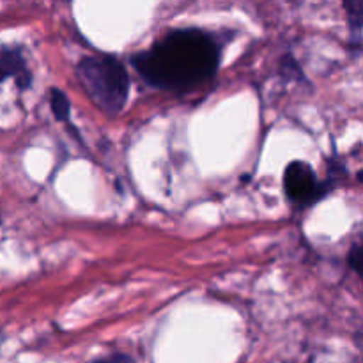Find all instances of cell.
I'll return each mask as SVG.
<instances>
[{"instance_id": "1", "label": "cell", "mask_w": 363, "mask_h": 363, "mask_svg": "<svg viewBox=\"0 0 363 363\" xmlns=\"http://www.w3.org/2000/svg\"><path fill=\"white\" fill-rule=\"evenodd\" d=\"M142 80L160 91L186 92L208 82L220 66V45L202 28H174L131 57Z\"/></svg>"}, {"instance_id": "8", "label": "cell", "mask_w": 363, "mask_h": 363, "mask_svg": "<svg viewBox=\"0 0 363 363\" xmlns=\"http://www.w3.org/2000/svg\"><path fill=\"white\" fill-rule=\"evenodd\" d=\"M347 262H350V268L354 273H360V245L358 243L351 248L350 255H347Z\"/></svg>"}, {"instance_id": "6", "label": "cell", "mask_w": 363, "mask_h": 363, "mask_svg": "<svg viewBox=\"0 0 363 363\" xmlns=\"http://www.w3.org/2000/svg\"><path fill=\"white\" fill-rule=\"evenodd\" d=\"M344 9L347 13V21H350V28L353 32V45L360 46L362 39V27H363V2L354 0V2L344 4Z\"/></svg>"}, {"instance_id": "3", "label": "cell", "mask_w": 363, "mask_h": 363, "mask_svg": "<svg viewBox=\"0 0 363 363\" xmlns=\"http://www.w3.org/2000/svg\"><path fill=\"white\" fill-rule=\"evenodd\" d=\"M284 191L294 208L305 209L321 201L328 188L319 181L311 163L294 160L284 172Z\"/></svg>"}, {"instance_id": "4", "label": "cell", "mask_w": 363, "mask_h": 363, "mask_svg": "<svg viewBox=\"0 0 363 363\" xmlns=\"http://www.w3.org/2000/svg\"><path fill=\"white\" fill-rule=\"evenodd\" d=\"M6 80L16 82L20 91H27L32 84V73L28 69L27 57L20 45L0 46V84Z\"/></svg>"}, {"instance_id": "2", "label": "cell", "mask_w": 363, "mask_h": 363, "mask_svg": "<svg viewBox=\"0 0 363 363\" xmlns=\"http://www.w3.org/2000/svg\"><path fill=\"white\" fill-rule=\"evenodd\" d=\"M77 78L91 101L105 113L123 112L131 80L126 67L113 55H87L77 64Z\"/></svg>"}, {"instance_id": "7", "label": "cell", "mask_w": 363, "mask_h": 363, "mask_svg": "<svg viewBox=\"0 0 363 363\" xmlns=\"http://www.w3.org/2000/svg\"><path fill=\"white\" fill-rule=\"evenodd\" d=\"M89 363H133V360L124 353H113V354H108V357L96 358V360Z\"/></svg>"}, {"instance_id": "5", "label": "cell", "mask_w": 363, "mask_h": 363, "mask_svg": "<svg viewBox=\"0 0 363 363\" xmlns=\"http://www.w3.org/2000/svg\"><path fill=\"white\" fill-rule=\"evenodd\" d=\"M48 96H50V106H52V112L53 116H55V119L60 121V123L69 124V119H71L69 98H67V96L57 87L50 89Z\"/></svg>"}]
</instances>
